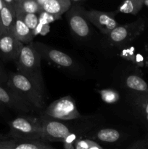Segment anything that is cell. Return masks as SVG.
Segmentation results:
<instances>
[{"instance_id": "cell-24", "label": "cell", "mask_w": 148, "mask_h": 149, "mask_svg": "<svg viewBox=\"0 0 148 149\" xmlns=\"http://www.w3.org/2000/svg\"><path fill=\"white\" fill-rule=\"evenodd\" d=\"M39 23H40L41 24H43V25L51 23V22L59 18V17H58V16L51 15L49 14V13H46V12L43 11V10L39 13Z\"/></svg>"}, {"instance_id": "cell-30", "label": "cell", "mask_w": 148, "mask_h": 149, "mask_svg": "<svg viewBox=\"0 0 148 149\" xmlns=\"http://www.w3.org/2000/svg\"><path fill=\"white\" fill-rule=\"evenodd\" d=\"M4 1H3V0H0V11L2 10V8L4 7Z\"/></svg>"}, {"instance_id": "cell-14", "label": "cell", "mask_w": 148, "mask_h": 149, "mask_svg": "<svg viewBox=\"0 0 148 149\" xmlns=\"http://www.w3.org/2000/svg\"><path fill=\"white\" fill-rule=\"evenodd\" d=\"M71 6V0H47L42 6V10L60 17L63 13L69 10Z\"/></svg>"}, {"instance_id": "cell-29", "label": "cell", "mask_w": 148, "mask_h": 149, "mask_svg": "<svg viewBox=\"0 0 148 149\" xmlns=\"http://www.w3.org/2000/svg\"><path fill=\"white\" fill-rule=\"evenodd\" d=\"M46 1H47V0H36V1L38 2V4H39L41 7H42V6L44 5V4Z\"/></svg>"}, {"instance_id": "cell-15", "label": "cell", "mask_w": 148, "mask_h": 149, "mask_svg": "<svg viewBox=\"0 0 148 149\" xmlns=\"http://www.w3.org/2000/svg\"><path fill=\"white\" fill-rule=\"evenodd\" d=\"M124 84L131 93L148 94V84L139 75L130 74L126 77Z\"/></svg>"}, {"instance_id": "cell-26", "label": "cell", "mask_w": 148, "mask_h": 149, "mask_svg": "<svg viewBox=\"0 0 148 149\" xmlns=\"http://www.w3.org/2000/svg\"><path fill=\"white\" fill-rule=\"evenodd\" d=\"M7 79H8V74H6L2 67L0 65V84L2 85L7 84Z\"/></svg>"}, {"instance_id": "cell-13", "label": "cell", "mask_w": 148, "mask_h": 149, "mask_svg": "<svg viewBox=\"0 0 148 149\" xmlns=\"http://www.w3.org/2000/svg\"><path fill=\"white\" fill-rule=\"evenodd\" d=\"M12 33L17 40L24 45H28L33 42L35 36L33 32L26 26L24 20L22 18L21 15L17 10H15V20Z\"/></svg>"}, {"instance_id": "cell-4", "label": "cell", "mask_w": 148, "mask_h": 149, "mask_svg": "<svg viewBox=\"0 0 148 149\" xmlns=\"http://www.w3.org/2000/svg\"><path fill=\"white\" fill-rule=\"evenodd\" d=\"M44 114L60 121L73 120L81 116L75 100L71 96H65L52 102L44 110Z\"/></svg>"}, {"instance_id": "cell-31", "label": "cell", "mask_w": 148, "mask_h": 149, "mask_svg": "<svg viewBox=\"0 0 148 149\" xmlns=\"http://www.w3.org/2000/svg\"><path fill=\"white\" fill-rule=\"evenodd\" d=\"M71 1H74V2H77V1H81V0H71Z\"/></svg>"}, {"instance_id": "cell-12", "label": "cell", "mask_w": 148, "mask_h": 149, "mask_svg": "<svg viewBox=\"0 0 148 149\" xmlns=\"http://www.w3.org/2000/svg\"><path fill=\"white\" fill-rule=\"evenodd\" d=\"M0 149H56L42 141L0 138Z\"/></svg>"}, {"instance_id": "cell-2", "label": "cell", "mask_w": 148, "mask_h": 149, "mask_svg": "<svg viewBox=\"0 0 148 149\" xmlns=\"http://www.w3.org/2000/svg\"><path fill=\"white\" fill-rule=\"evenodd\" d=\"M7 86L32 105L36 110L42 109L44 107L46 93H44L33 81L23 74L19 72L10 73Z\"/></svg>"}, {"instance_id": "cell-33", "label": "cell", "mask_w": 148, "mask_h": 149, "mask_svg": "<svg viewBox=\"0 0 148 149\" xmlns=\"http://www.w3.org/2000/svg\"><path fill=\"white\" fill-rule=\"evenodd\" d=\"M2 105H1V104H0V109H1V108H2Z\"/></svg>"}, {"instance_id": "cell-22", "label": "cell", "mask_w": 148, "mask_h": 149, "mask_svg": "<svg viewBox=\"0 0 148 149\" xmlns=\"http://www.w3.org/2000/svg\"><path fill=\"white\" fill-rule=\"evenodd\" d=\"M20 13L21 15L22 18L24 20L26 26L33 32L35 34V31H36V29L38 26H39V16L38 14H34V13H23L21 11L18 10H16Z\"/></svg>"}, {"instance_id": "cell-23", "label": "cell", "mask_w": 148, "mask_h": 149, "mask_svg": "<svg viewBox=\"0 0 148 149\" xmlns=\"http://www.w3.org/2000/svg\"><path fill=\"white\" fill-rule=\"evenodd\" d=\"M75 149H104L95 141L88 138H77L74 142Z\"/></svg>"}, {"instance_id": "cell-21", "label": "cell", "mask_w": 148, "mask_h": 149, "mask_svg": "<svg viewBox=\"0 0 148 149\" xmlns=\"http://www.w3.org/2000/svg\"><path fill=\"white\" fill-rule=\"evenodd\" d=\"M102 100L107 104H115L120 100V94L113 89H102L97 90Z\"/></svg>"}, {"instance_id": "cell-20", "label": "cell", "mask_w": 148, "mask_h": 149, "mask_svg": "<svg viewBox=\"0 0 148 149\" xmlns=\"http://www.w3.org/2000/svg\"><path fill=\"white\" fill-rule=\"evenodd\" d=\"M15 9L23 13H34L39 15L42 11V7L38 4L36 0H21L16 3Z\"/></svg>"}, {"instance_id": "cell-27", "label": "cell", "mask_w": 148, "mask_h": 149, "mask_svg": "<svg viewBox=\"0 0 148 149\" xmlns=\"http://www.w3.org/2000/svg\"><path fill=\"white\" fill-rule=\"evenodd\" d=\"M4 1V4L7 5V7H11V8L15 9V5H16V2L15 0H3Z\"/></svg>"}, {"instance_id": "cell-18", "label": "cell", "mask_w": 148, "mask_h": 149, "mask_svg": "<svg viewBox=\"0 0 148 149\" xmlns=\"http://www.w3.org/2000/svg\"><path fill=\"white\" fill-rule=\"evenodd\" d=\"M120 138H121V133L118 130L113 128H102L99 130L92 137L93 139L95 141L107 143L117 142Z\"/></svg>"}, {"instance_id": "cell-17", "label": "cell", "mask_w": 148, "mask_h": 149, "mask_svg": "<svg viewBox=\"0 0 148 149\" xmlns=\"http://www.w3.org/2000/svg\"><path fill=\"white\" fill-rule=\"evenodd\" d=\"M131 96L135 110L148 123V94L131 93Z\"/></svg>"}, {"instance_id": "cell-1", "label": "cell", "mask_w": 148, "mask_h": 149, "mask_svg": "<svg viewBox=\"0 0 148 149\" xmlns=\"http://www.w3.org/2000/svg\"><path fill=\"white\" fill-rule=\"evenodd\" d=\"M41 57L33 45V42L23 45L15 61L17 72L33 81L44 93H46L45 84L42 77Z\"/></svg>"}, {"instance_id": "cell-19", "label": "cell", "mask_w": 148, "mask_h": 149, "mask_svg": "<svg viewBox=\"0 0 148 149\" xmlns=\"http://www.w3.org/2000/svg\"><path fill=\"white\" fill-rule=\"evenodd\" d=\"M145 0H124L119 6L118 11L124 14L136 15L145 4Z\"/></svg>"}, {"instance_id": "cell-16", "label": "cell", "mask_w": 148, "mask_h": 149, "mask_svg": "<svg viewBox=\"0 0 148 149\" xmlns=\"http://www.w3.org/2000/svg\"><path fill=\"white\" fill-rule=\"evenodd\" d=\"M15 20V9L4 4L0 11V33H10Z\"/></svg>"}, {"instance_id": "cell-10", "label": "cell", "mask_w": 148, "mask_h": 149, "mask_svg": "<svg viewBox=\"0 0 148 149\" xmlns=\"http://www.w3.org/2000/svg\"><path fill=\"white\" fill-rule=\"evenodd\" d=\"M84 14L89 22L94 25L102 34L106 36L118 26L113 13L92 10L84 11Z\"/></svg>"}, {"instance_id": "cell-11", "label": "cell", "mask_w": 148, "mask_h": 149, "mask_svg": "<svg viewBox=\"0 0 148 149\" xmlns=\"http://www.w3.org/2000/svg\"><path fill=\"white\" fill-rule=\"evenodd\" d=\"M23 45L12 32L0 33V55L4 59L15 61Z\"/></svg>"}, {"instance_id": "cell-3", "label": "cell", "mask_w": 148, "mask_h": 149, "mask_svg": "<svg viewBox=\"0 0 148 149\" xmlns=\"http://www.w3.org/2000/svg\"><path fill=\"white\" fill-rule=\"evenodd\" d=\"M9 125L10 138L44 141L40 119L32 116H20L12 120Z\"/></svg>"}, {"instance_id": "cell-9", "label": "cell", "mask_w": 148, "mask_h": 149, "mask_svg": "<svg viewBox=\"0 0 148 149\" xmlns=\"http://www.w3.org/2000/svg\"><path fill=\"white\" fill-rule=\"evenodd\" d=\"M85 10L81 7H73L67 14V19L71 31L73 35L81 39H87L91 35L89 20L84 14Z\"/></svg>"}, {"instance_id": "cell-25", "label": "cell", "mask_w": 148, "mask_h": 149, "mask_svg": "<svg viewBox=\"0 0 148 149\" xmlns=\"http://www.w3.org/2000/svg\"><path fill=\"white\" fill-rule=\"evenodd\" d=\"M127 149H148V136L136 141Z\"/></svg>"}, {"instance_id": "cell-6", "label": "cell", "mask_w": 148, "mask_h": 149, "mask_svg": "<svg viewBox=\"0 0 148 149\" xmlns=\"http://www.w3.org/2000/svg\"><path fill=\"white\" fill-rule=\"evenodd\" d=\"M44 141L63 142L71 134V129L65 123L44 115L40 118Z\"/></svg>"}, {"instance_id": "cell-32", "label": "cell", "mask_w": 148, "mask_h": 149, "mask_svg": "<svg viewBox=\"0 0 148 149\" xmlns=\"http://www.w3.org/2000/svg\"><path fill=\"white\" fill-rule=\"evenodd\" d=\"M21 1V0H15V2L17 3V2H19V1Z\"/></svg>"}, {"instance_id": "cell-8", "label": "cell", "mask_w": 148, "mask_h": 149, "mask_svg": "<svg viewBox=\"0 0 148 149\" xmlns=\"http://www.w3.org/2000/svg\"><path fill=\"white\" fill-rule=\"evenodd\" d=\"M0 104L23 113H33L36 110L7 84H0Z\"/></svg>"}, {"instance_id": "cell-7", "label": "cell", "mask_w": 148, "mask_h": 149, "mask_svg": "<svg viewBox=\"0 0 148 149\" xmlns=\"http://www.w3.org/2000/svg\"><path fill=\"white\" fill-rule=\"evenodd\" d=\"M33 45L40 54L41 58L65 69L75 70L76 68L77 64L75 61L65 52L54 49L41 42H33Z\"/></svg>"}, {"instance_id": "cell-28", "label": "cell", "mask_w": 148, "mask_h": 149, "mask_svg": "<svg viewBox=\"0 0 148 149\" xmlns=\"http://www.w3.org/2000/svg\"><path fill=\"white\" fill-rule=\"evenodd\" d=\"M63 148L64 149H75V146H74V143H68V142H63Z\"/></svg>"}, {"instance_id": "cell-5", "label": "cell", "mask_w": 148, "mask_h": 149, "mask_svg": "<svg viewBox=\"0 0 148 149\" xmlns=\"http://www.w3.org/2000/svg\"><path fill=\"white\" fill-rule=\"evenodd\" d=\"M145 28V23L142 19L118 26L109 34L107 35V41L113 46H121L129 43L139 36Z\"/></svg>"}]
</instances>
